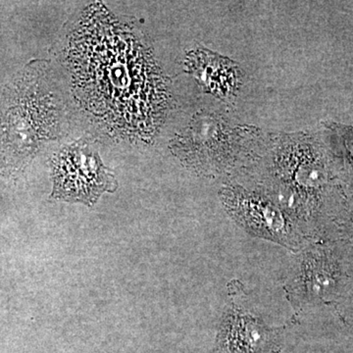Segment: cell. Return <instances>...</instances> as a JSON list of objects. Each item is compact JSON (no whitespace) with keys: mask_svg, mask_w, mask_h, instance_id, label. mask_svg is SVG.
Wrapping results in <instances>:
<instances>
[{"mask_svg":"<svg viewBox=\"0 0 353 353\" xmlns=\"http://www.w3.org/2000/svg\"><path fill=\"white\" fill-rule=\"evenodd\" d=\"M52 197L92 206L103 192H115V176L87 143L77 141L52 161Z\"/></svg>","mask_w":353,"mask_h":353,"instance_id":"cell-3","label":"cell"},{"mask_svg":"<svg viewBox=\"0 0 353 353\" xmlns=\"http://www.w3.org/2000/svg\"><path fill=\"white\" fill-rule=\"evenodd\" d=\"M353 277V256L330 236L308 241L299 250L285 285L288 301L297 313L336 305Z\"/></svg>","mask_w":353,"mask_h":353,"instance_id":"cell-1","label":"cell"},{"mask_svg":"<svg viewBox=\"0 0 353 353\" xmlns=\"http://www.w3.org/2000/svg\"><path fill=\"white\" fill-rule=\"evenodd\" d=\"M327 234L334 240L341 241L353 256V208L341 210Z\"/></svg>","mask_w":353,"mask_h":353,"instance_id":"cell-8","label":"cell"},{"mask_svg":"<svg viewBox=\"0 0 353 353\" xmlns=\"http://www.w3.org/2000/svg\"><path fill=\"white\" fill-rule=\"evenodd\" d=\"M18 99L6 110L0 141V172L19 171L38 148L44 132V108L29 90L18 92Z\"/></svg>","mask_w":353,"mask_h":353,"instance_id":"cell-5","label":"cell"},{"mask_svg":"<svg viewBox=\"0 0 353 353\" xmlns=\"http://www.w3.org/2000/svg\"><path fill=\"white\" fill-rule=\"evenodd\" d=\"M227 130L226 125L216 116L199 114L176 138L174 148L179 157L199 170L221 172L214 152H221L229 139Z\"/></svg>","mask_w":353,"mask_h":353,"instance_id":"cell-6","label":"cell"},{"mask_svg":"<svg viewBox=\"0 0 353 353\" xmlns=\"http://www.w3.org/2000/svg\"><path fill=\"white\" fill-rule=\"evenodd\" d=\"M228 214L248 234L299 252L308 241L284 210L260 190L230 185L220 192Z\"/></svg>","mask_w":353,"mask_h":353,"instance_id":"cell-2","label":"cell"},{"mask_svg":"<svg viewBox=\"0 0 353 353\" xmlns=\"http://www.w3.org/2000/svg\"><path fill=\"white\" fill-rule=\"evenodd\" d=\"M334 308L338 311L341 321L353 332V277Z\"/></svg>","mask_w":353,"mask_h":353,"instance_id":"cell-9","label":"cell"},{"mask_svg":"<svg viewBox=\"0 0 353 353\" xmlns=\"http://www.w3.org/2000/svg\"><path fill=\"white\" fill-rule=\"evenodd\" d=\"M213 57L212 53H208L204 61L205 69L199 70V79L214 94L223 97H230L238 85L236 69L229 60Z\"/></svg>","mask_w":353,"mask_h":353,"instance_id":"cell-7","label":"cell"},{"mask_svg":"<svg viewBox=\"0 0 353 353\" xmlns=\"http://www.w3.org/2000/svg\"><path fill=\"white\" fill-rule=\"evenodd\" d=\"M231 303L221 320L214 347L210 353H278L285 328H271L243 304L239 281L229 285Z\"/></svg>","mask_w":353,"mask_h":353,"instance_id":"cell-4","label":"cell"},{"mask_svg":"<svg viewBox=\"0 0 353 353\" xmlns=\"http://www.w3.org/2000/svg\"><path fill=\"white\" fill-rule=\"evenodd\" d=\"M343 136V148H345V175L347 176V182L353 189V128H345L341 131Z\"/></svg>","mask_w":353,"mask_h":353,"instance_id":"cell-10","label":"cell"}]
</instances>
